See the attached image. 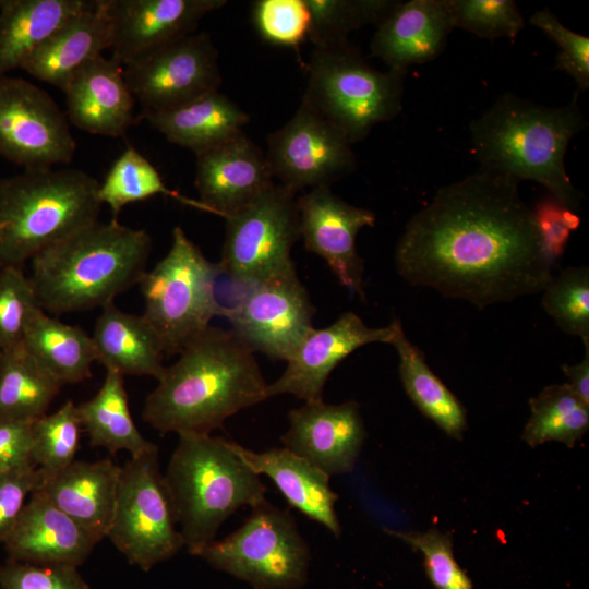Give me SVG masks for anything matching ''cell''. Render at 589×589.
I'll return each instance as SVG.
<instances>
[{"instance_id": "1", "label": "cell", "mask_w": 589, "mask_h": 589, "mask_svg": "<svg viewBox=\"0 0 589 589\" xmlns=\"http://www.w3.org/2000/svg\"><path fill=\"white\" fill-rule=\"evenodd\" d=\"M554 264L519 182L482 168L438 189L395 250L408 284L478 309L541 293Z\"/></svg>"}, {"instance_id": "2", "label": "cell", "mask_w": 589, "mask_h": 589, "mask_svg": "<svg viewBox=\"0 0 589 589\" xmlns=\"http://www.w3.org/2000/svg\"><path fill=\"white\" fill-rule=\"evenodd\" d=\"M142 418L160 433L211 434L268 398L254 352L231 330L208 326L165 366Z\"/></svg>"}, {"instance_id": "3", "label": "cell", "mask_w": 589, "mask_h": 589, "mask_svg": "<svg viewBox=\"0 0 589 589\" xmlns=\"http://www.w3.org/2000/svg\"><path fill=\"white\" fill-rule=\"evenodd\" d=\"M151 251L146 230L97 220L34 255L28 277L46 313L101 309L140 284Z\"/></svg>"}, {"instance_id": "4", "label": "cell", "mask_w": 589, "mask_h": 589, "mask_svg": "<svg viewBox=\"0 0 589 589\" xmlns=\"http://www.w3.org/2000/svg\"><path fill=\"white\" fill-rule=\"evenodd\" d=\"M586 125L577 95L562 107H548L504 93L471 121L472 149L480 168L518 182L534 181L551 196L576 212L580 192L565 168L570 140Z\"/></svg>"}, {"instance_id": "5", "label": "cell", "mask_w": 589, "mask_h": 589, "mask_svg": "<svg viewBox=\"0 0 589 589\" xmlns=\"http://www.w3.org/2000/svg\"><path fill=\"white\" fill-rule=\"evenodd\" d=\"M163 477L184 548L194 556L239 508L266 501L261 476L239 456L232 441L211 434H178Z\"/></svg>"}, {"instance_id": "6", "label": "cell", "mask_w": 589, "mask_h": 589, "mask_svg": "<svg viewBox=\"0 0 589 589\" xmlns=\"http://www.w3.org/2000/svg\"><path fill=\"white\" fill-rule=\"evenodd\" d=\"M99 182L75 168L24 169L0 178V266H21L98 220Z\"/></svg>"}, {"instance_id": "7", "label": "cell", "mask_w": 589, "mask_h": 589, "mask_svg": "<svg viewBox=\"0 0 589 589\" xmlns=\"http://www.w3.org/2000/svg\"><path fill=\"white\" fill-rule=\"evenodd\" d=\"M406 75L372 68L348 41L317 47L301 101L354 144L401 111Z\"/></svg>"}, {"instance_id": "8", "label": "cell", "mask_w": 589, "mask_h": 589, "mask_svg": "<svg viewBox=\"0 0 589 589\" xmlns=\"http://www.w3.org/2000/svg\"><path fill=\"white\" fill-rule=\"evenodd\" d=\"M220 275L218 263L208 261L184 230L175 227L168 253L139 284L142 315L158 335L166 356L179 354L214 316L224 315L226 306L216 294Z\"/></svg>"}, {"instance_id": "9", "label": "cell", "mask_w": 589, "mask_h": 589, "mask_svg": "<svg viewBox=\"0 0 589 589\" xmlns=\"http://www.w3.org/2000/svg\"><path fill=\"white\" fill-rule=\"evenodd\" d=\"M196 557L254 589H300L309 579L311 551L289 512L267 500L241 527L204 546Z\"/></svg>"}, {"instance_id": "10", "label": "cell", "mask_w": 589, "mask_h": 589, "mask_svg": "<svg viewBox=\"0 0 589 589\" xmlns=\"http://www.w3.org/2000/svg\"><path fill=\"white\" fill-rule=\"evenodd\" d=\"M106 538L143 572L172 558L184 548L156 445L121 466Z\"/></svg>"}, {"instance_id": "11", "label": "cell", "mask_w": 589, "mask_h": 589, "mask_svg": "<svg viewBox=\"0 0 589 589\" xmlns=\"http://www.w3.org/2000/svg\"><path fill=\"white\" fill-rule=\"evenodd\" d=\"M297 199L274 183L225 218L221 275L249 287L296 266L290 252L300 238Z\"/></svg>"}, {"instance_id": "12", "label": "cell", "mask_w": 589, "mask_h": 589, "mask_svg": "<svg viewBox=\"0 0 589 589\" xmlns=\"http://www.w3.org/2000/svg\"><path fill=\"white\" fill-rule=\"evenodd\" d=\"M76 151L69 120L43 88L0 76V157L24 169L70 163Z\"/></svg>"}, {"instance_id": "13", "label": "cell", "mask_w": 589, "mask_h": 589, "mask_svg": "<svg viewBox=\"0 0 589 589\" xmlns=\"http://www.w3.org/2000/svg\"><path fill=\"white\" fill-rule=\"evenodd\" d=\"M224 315L251 351L287 361L314 328V308L296 266L245 287Z\"/></svg>"}, {"instance_id": "14", "label": "cell", "mask_w": 589, "mask_h": 589, "mask_svg": "<svg viewBox=\"0 0 589 589\" xmlns=\"http://www.w3.org/2000/svg\"><path fill=\"white\" fill-rule=\"evenodd\" d=\"M142 111H163L217 91L218 52L207 33H192L123 65Z\"/></svg>"}, {"instance_id": "15", "label": "cell", "mask_w": 589, "mask_h": 589, "mask_svg": "<svg viewBox=\"0 0 589 589\" xmlns=\"http://www.w3.org/2000/svg\"><path fill=\"white\" fill-rule=\"evenodd\" d=\"M351 143L330 122L301 101L292 118L267 136L265 153L273 178L297 193L329 187L356 168Z\"/></svg>"}, {"instance_id": "16", "label": "cell", "mask_w": 589, "mask_h": 589, "mask_svg": "<svg viewBox=\"0 0 589 589\" xmlns=\"http://www.w3.org/2000/svg\"><path fill=\"white\" fill-rule=\"evenodd\" d=\"M401 327L398 320L370 327L356 313L345 312L329 326L313 328L287 360L279 378L268 384V398L290 394L305 402L323 400L329 374L345 358L369 344L390 345Z\"/></svg>"}, {"instance_id": "17", "label": "cell", "mask_w": 589, "mask_h": 589, "mask_svg": "<svg viewBox=\"0 0 589 589\" xmlns=\"http://www.w3.org/2000/svg\"><path fill=\"white\" fill-rule=\"evenodd\" d=\"M297 203L306 250L321 256L344 287L364 299V265L356 239L362 228L374 226L375 214L345 202L329 187L311 189Z\"/></svg>"}, {"instance_id": "18", "label": "cell", "mask_w": 589, "mask_h": 589, "mask_svg": "<svg viewBox=\"0 0 589 589\" xmlns=\"http://www.w3.org/2000/svg\"><path fill=\"white\" fill-rule=\"evenodd\" d=\"M111 29V57L122 65L196 32L225 0H100Z\"/></svg>"}, {"instance_id": "19", "label": "cell", "mask_w": 589, "mask_h": 589, "mask_svg": "<svg viewBox=\"0 0 589 589\" xmlns=\"http://www.w3.org/2000/svg\"><path fill=\"white\" fill-rule=\"evenodd\" d=\"M288 421L284 447L329 477L354 469L366 436L357 401L304 402L289 411Z\"/></svg>"}, {"instance_id": "20", "label": "cell", "mask_w": 589, "mask_h": 589, "mask_svg": "<svg viewBox=\"0 0 589 589\" xmlns=\"http://www.w3.org/2000/svg\"><path fill=\"white\" fill-rule=\"evenodd\" d=\"M274 183L265 153L244 132L196 155L200 202L224 218Z\"/></svg>"}, {"instance_id": "21", "label": "cell", "mask_w": 589, "mask_h": 589, "mask_svg": "<svg viewBox=\"0 0 589 589\" xmlns=\"http://www.w3.org/2000/svg\"><path fill=\"white\" fill-rule=\"evenodd\" d=\"M98 541L36 490L2 540L8 558L79 567Z\"/></svg>"}, {"instance_id": "22", "label": "cell", "mask_w": 589, "mask_h": 589, "mask_svg": "<svg viewBox=\"0 0 589 589\" xmlns=\"http://www.w3.org/2000/svg\"><path fill=\"white\" fill-rule=\"evenodd\" d=\"M62 92L68 120L82 131L118 137L135 122V98L123 65L112 57L100 55L88 61Z\"/></svg>"}, {"instance_id": "23", "label": "cell", "mask_w": 589, "mask_h": 589, "mask_svg": "<svg viewBox=\"0 0 589 589\" xmlns=\"http://www.w3.org/2000/svg\"><path fill=\"white\" fill-rule=\"evenodd\" d=\"M453 28L449 0L398 1L377 24L371 53L389 70L407 72L435 59Z\"/></svg>"}, {"instance_id": "24", "label": "cell", "mask_w": 589, "mask_h": 589, "mask_svg": "<svg viewBox=\"0 0 589 589\" xmlns=\"http://www.w3.org/2000/svg\"><path fill=\"white\" fill-rule=\"evenodd\" d=\"M120 471L110 458L74 460L37 490L100 542L110 527Z\"/></svg>"}, {"instance_id": "25", "label": "cell", "mask_w": 589, "mask_h": 589, "mask_svg": "<svg viewBox=\"0 0 589 589\" xmlns=\"http://www.w3.org/2000/svg\"><path fill=\"white\" fill-rule=\"evenodd\" d=\"M235 450L259 476L268 477L287 503L335 537L341 533L329 476L286 447L254 452L232 442Z\"/></svg>"}, {"instance_id": "26", "label": "cell", "mask_w": 589, "mask_h": 589, "mask_svg": "<svg viewBox=\"0 0 589 589\" xmlns=\"http://www.w3.org/2000/svg\"><path fill=\"white\" fill-rule=\"evenodd\" d=\"M110 47L109 20L100 0H92L39 45L21 69L62 91L80 68Z\"/></svg>"}, {"instance_id": "27", "label": "cell", "mask_w": 589, "mask_h": 589, "mask_svg": "<svg viewBox=\"0 0 589 589\" xmlns=\"http://www.w3.org/2000/svg\"><path fill=\"white\" fill-rule=\"evenodd\" d=\"M144 118L169 142L195 155L212 149L243 132L250 117L218 89L163 111H142Z\"/></svg>"}, {"instance_id": "28", "label": "cell", "mask_w": 589, "mask_h": 589, "mask_svg": "<svg viewBox=\"0 0 589 589\" xmlns=\"http://www.w3.org/2000/svg\"><path fill=\"white\" fill-rule=\"evenodd\" d=\"M96 362L123 376L161 374L165 351L145 317L119 309L115 302L101 308L92 335Z\"/></svg>"}, {"instance_id": "29", "label": "cell", "mask_w": 589, "mask_h": 589, "mask_svg": "<svg viewBox=\"0 0 589 589\" xmlns=\"http://www.w3.org/2000/svg\"><path fill=\"white\" fill-rule=\"evenodd\" d=\"M88 0H0V76L21 69Z\"/></svg>"}, {"instance_id": "30", "label": "cell", "mask_w": 589, "mask_h": 589, "mask_svg": "<svg viewBox=\"0 0 589 589\" xmlns=\"http://www.w3.org/2000/svg\"><path fill=\"white\" fill-rule=\"evenodd\" d=\"M22 345L62 386L92 375L96 362L92 336L41 309L32 316Z\"/></svg>"}, {"instance_id": "31", "label": "cell", "mask_w": 589, "mask_h": 589, "mask_svg": "<svg viewBox=\"0 0 589 589\" xmlns=\"http://www.w3.org/2000/svg\"><path fill=\"white\" fill-rule=\"evenodd\" d=\"M77 411L92 447H103L111 454L127 450L134 457L155 446L133 421L124 376L118 372L106 371L98 392L77 405Z\"/></svg>"}, {"instance_id": "32", "label": "cell", "mask_w": 589, "mask_h": 589, "mask_svg": "<svg viewBox=\"0 0 589 589\" xmlns=\"http://www.w3.org/2000/svg\"><path fill=\"white\" fill-rule=\"evenodd\" d=\"M390 345L398 353L399 375L409 398L448 436L461 440L467 429L464 406L429 368L424 353L407 338L402 327Z\"/></svg>"}, {"instance_id": "33", "label": "cell", "mask_w": 589, "mask_h": 589, "mask_svg": "<svg viewBox=\"0 0 589 589\" xmlns=\"http://www.w3.org/2000/svg\"><path fill=\"white\" fill-rule=\"evenodd\" d=\"M61 387L23 345L1 351L0 420L35 421L47 413Z\"/></svg>"}, {"instance_id": "34", "label": "cell", "mask_w": 589, "mask_h": 589, "mask_svg": "<svg viewBox=\"0 0 589 589\" xmlns=\"http://www.w3.org/2000/svg\"><path fill=\"white\" fill-rule=\"evenodd\" d=\"M529 404L522 440L531 447L550 441L573 447L589 429V405L567 383L544 387Z\"/></svg>"}, {"instance_id": "35", "label": "cell", "mask_w": 589, "mask_h": 589, "mask_svg": "<svg viewBox=\"0 0 589 589\" xmlns=\"http://www.w3.org/2000/svg\"><path fill=\"white\" fill-rule=\"evenodd\" d=\"M157 194L168 195L183 204L205 211L200 201L188 199L167 188L152 163L132 146L127 147L115 160L98 188V197L103 205L107 204L110 207L112 219H118L125 205Z\"/></svg>"}, {"instance_id": "36", "label": "cell", "mask_w": 589, "mask_h": 589, "mask_svg": "<svg viewBox=\"0 0 589 589\" xmlns=\"http://www.w3.org/2000/svg\"><path fill=\"white\" fill-rule=\"evenodd\" d=\"M310 12L309 39L314 48L348 41L352 31L378 24L398 1L304 0Z\"/></svg>"}, {"instance_id": "37", "label": "cell", "mask_w": 589, "mask_h": 589, "mask_svg": "<svg viewBox=\"0 0 589 589\" xmlns=\"http://www.w3.org/2000/svg\"><path fill=\"white\" fill-rule=\"evenodd\" d=\"M82 425L77 405L68 400L57 411L32 423V459L44 479L75 460Z\"/></svg>"}, {"instance_id": "38", "label": "cell", "mask_w": 589, "mask_h": 589, "mask_svg": "<svg viewBox=\"0 0 589 589\" xmlns=\"http://www.w3.org/2000/svg\"><path fill=\"white\" fill-rule=\"evenodd\" d=\"M544 311L566 334L589 341V268L570 266L542 290Z\"/></svg>"}, {"instance_id": "39", "label": "cell", "mask_w": 589, "mask_h": 589, "mask_svg": "<svg viewBox=\"0 0 589 589\" xmlns=\"http://www.w3.org/2000/svg\"><path fill=\"white\" fill-rule=\"evenodd\" d=\"M38 309L29 277L21 266H0V351L22 345Z\"/></svg>"}, {"instance_id": "40", "label": "cell", "mask_w": 589, "mask_h": 589, "mask_svg": "<svg viewBox=\"0 0 589 589\" xmlns=\"http://www.w3.org/2000/svg\"><path fill=\"white\" fill-rule=\"evenodd\" d=\"M454 27L486 39L515 38L525 22L512 0H449Z\"/></svg>"}, {"instance_id": "41", "label": "cell", "mask_w": 589, "mask_h": 589, "mask_svg": "<svg viewBox=\"0 0 589 589\" xmlns=\"http://www.w3.org/2000/svg\"><path fill=\"white\" fill-rule=\"evenodd\" d=\"M389 536L408 543L422 553L426 576L435 589H472V582L458 565L452 538L437 529L405 532L384 529Z\"/></svg>"}, {"instance_id": "42", "label": "cell", "mask_w": 589, "mask_h": 589, "mask_svg": "<svg viewBox=\"0 0 589 589\" xmlns=\"http://www.w3.org/2000/svg\"><path fill=\"white\" fill-rule=\"evenodd\" d=\"M253 17L260 34L268 41L297 47L309 37L310 12L304 0H260Z\"/></svg>"}, {"instance_id": "43", "label": "cell", "mask_w": 589, "mask_h": 589, "mask_svg": "<svg viewBox=\"0 0 589 589\" xmlns=\"http://www.w3.org/2000/svg\"><path fill=\"white\" fill-rule=\"evenodd\" d=\"M530 23L541 29L558 47L555 68L574 79L578 89L589 87V38L565 27L548 9L537 11Z\"/></svg>"}, {"instance_id": "44", "label": "cell", "mask_w": 589, "mask_h": 589, "mask_svg": "<svg viewBox=\"0 0 589 589\" xmlns=\"http://www.w3.org/2000/svg\"><path fill=\"white\" fill-rule=\"evenodd\" d=\"M0 589H89V585L75 566L7 558L0 563Z\"/></svg>"}, {"instance_id": "45", "label": "cell", "mask_w": 589, "mask_h": 589, "mask_svg": "<svg viewBox=\"0 0 589 589\" xmlns=\"http://www.w3.org/2000/svg\"><path fill=\"white\" fill-rule=\"evenodd\" d=\"M44 477L34 461L0 473V542L19 519L29 496Z\"/></svg>"}, {"instance_id": "46", "label": "cell", "mask_w": 589, "mask_h": 589, "mask_svg": "<svg viewBox=\"0 0 589 589\" xmlns=\"http://www.w3.org/2000/svg\"><path fill=\"white\" fill-rule=\"evenodd\" d=\"M532 211L544 250L556 263L564 253L572 232L578 228L580 218L576 212L564 206L550 194L540 199L532 206Z\"/></svg>"}, {"instance_id": "47", "label": "cell", "mask_w": 589, "mask_h": 589, "mask_svg": "<svg viewBox=\"0 0 589 589\" xmlns=\"http://www.w3.org/2000/svg\"><path fill=\"white\" fill-rule=\"evenodd\" d=\"M32 423L0 420V473L33 461Z\"/></svg>"}, {"instance_id": "48", "label": "cell", "mask_w": 589, "mask_h": 589, "mask_svg": "<svg viewBox=\"0 0 589 589\" xmlns=\"http://www.w3.org/2000/svg\"><path fill=\"white\" fill-rule=\"evenodd\" d=\"M585 356L582 360L574 365H563V372L569 380L570 388L589 405V341H584Z\"/></svg>"}, {"instance_id": "49", "label": "cell", "mask_w": 589, "mask_h": 589, "mask_svg": "<svg viewBox=\"0 0 589 589\" xmlns=\"http://www.w3.org/2000/svg\"><path fill=\"white\" fill-rule=\"evenodd\" d=\"M0 356H1V351H0Z\"/></svg>"}]
</instances>
